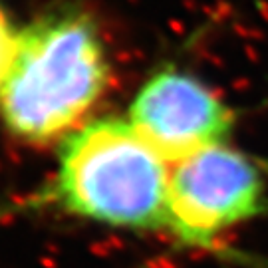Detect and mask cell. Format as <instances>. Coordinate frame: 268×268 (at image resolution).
<instances>
[{
    "label": "cell",
    "instance_id": "1",
    "mask_svg": "<svg viewBox=\"0 0 268 268\" xmlns=\"http://www.w3.org/2000/svg\"><path fill=\"white\" fill-rule=\"evenodd\" d=\"M109 82L106 48L93 22L58 12L30 24L0 84V117L28 143L70 135L104 95Z\"/></svg>",
    "mask_w": 268,
    "mask_h": 268
},
{
    "label": "cell",
    "instance_id": "3",
    "mask_svg": "<svg viewBox=\"0 0 268 268\" xmlns=\"http://www.w3.org/2000/svg\"><path fill=\"white\" fill-rule=\"evenodd\" d=\"M268 211L264 169L227 143L175 163L169 179V231L185 247L213 249L229 229Z\"/></svg>",
    "mask_w": 268,
    "mask_h": 268
},
{
    "label": "cell",
    "instance_id": "2",
    "mask_svg": "<svg viewBox=\"0 0 268 268\" xmlns=\"http://www.w3.org/2000/svg\"><path fill=\"white\" fill-rule=\"evenodd\" d=\"M169 163L124 119L78 127L64 141L52 199L71 214L129 231L169 227Z\"/></svg>",
    "mask_w": 268,
    "mask_h": 268
},
{
    "label": "cell",
    "instance_id": "5",
    "mask_svg": "<svg viewBox=\"0 0 268 268\" xmlns=\"http://www.w3.org/2000/svg\"><path fill=\"white\" fill-rule=\"evenodd\" d=\"M18 36L20 34L14 32V28L10 26L8 18L0 6V84L6 78V74L14 62V56L18 50Z\"/></svg>",
    "mask_w": 268,
    "mask_h": 268
},
{
    "label": "cell",
    "instance_id": "4",
    "mask_svg": "<svg viewBox=\"0 0 268 268\" xmlns=\"http://www.w3.org/2000/svg\"><path fill=\"white\" fill-rule=\"evenodd\" d=\"M129 124L167 163L227 141L232 109L199 78L167 66L137 91Z\"/></svg>",
    "mask_w": 268,
    "mask_h": 268
}]
</instances>
